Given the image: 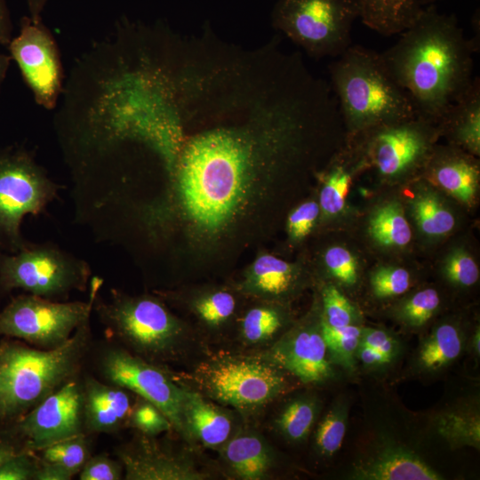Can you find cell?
Wrapping results in <instances>:
<instances>
[{
  "label": "cell",
  "instance_id": "cell-49",
  "mask_svg": "<svg viewBox=\"0 0 480 480\" xmlns=\"http://www.w3.org/2000/svg\"><path fill=\"white\" fill-rule=\"evenodd\" d=\"M47 0H28V9L30 12V19L38 22L41 21V13Z\"/></svg>",
  "mask_w": 480,
  "mask_h": 480
},
{
  "label": "cell",
  "instance_id": "cell-15",
  "mask_svg": "<svg viewBox=\"0 0 480 480\" xmlns=\"http://www.w3.org/2000/svg\"><path fill=\"white\" fill-rule=\"evenodd\" d=\"M328 350L318 329H297L278 340L264 357L304 383L324 381L333 375Z\"/></svg>",
  "mask_w": 480,
  "mask_h": 480
},
{
  "label": "cell",
  "instance_id": "cell-3",
  "mask_svg": "<svg viewBox=\"0 0 480 480\" xmlns=\"http://www.w3.org/2000/svg\"><path fill=\"white\" fill-rule=\"evenodd\" d=\"M328 70L349 134L416 116L408 93L391 76L380 52L351 44Z\"/></svg>",
  "mask_w": 480,
  "mask_h": 480
},
{
  "label": "cell",
  "instance_id": "cell-10",
  "mask_svg": "<svg viewBox=\"0 0 480 480\" xmlns=\"http://www.w3.org/2000/svg\"><path fill=\"white\" fill-rule=\"evenodd\" d=\"M281 370L265 357L224 356L201 365L196 379L209 397L251 411L286 390L288 383Z\"/></svg>",
  "mask_w": 480,
  "mask_h": 480
},
{
  "label": "cell",
  "instance_id": "cell-47",
  "mask_svg": "<svg viewBox=\"0 0 480 480\" xmlns=\"http://www.w3.org/2000/svg\"><path fill=\"white\" fill-rule=\"evenodd\" d=\"M356 356L363 364L369 366H376L389 363V360L381 353L361 343H359L357 348Z\"/></svg>",
  "mask_w": 480,
  "mask_h": 480
},
{
  "label": "cell",
  "instance_id": "cell-8",
  "mask_svg": "<svg viewBox=\"0 0 480 480\" xmlns=\"http://www.w3.org/2000/svg\"><path fill=\"white\" fill-rule=\"evenodd\" d=\"M102 284L100 277H92L88 301L52 300L27 292L12 298L0 310V336L42 349L62 346L90 320L95 293Z\"/></svg>",
  "mask_w": 480,
  "mask_h": 480
},
{
  "label": "cell",
  "instance_id": "cell-32",
  "mask_svg": "<svg viewBox=\"0 0 480 480\" xmlns=\"http://www.w3.org/2000/svg\"><path fill=\"white\" fill-rule=\"evenodd\" d=\"M479 420L462 413H448L437 423L439 434L453 445L479 446Z\"/></svg>",
  "mask_w": 480,
  "mask_h": 480
},
{
  "label": "cell",
  "instance_id": "cell-36",
  "mask_svg": "<svg viewBox=\"0 0 480 480\" xmlns=\"http://www.w3.org/2000/svg\"><path fill=\"white\" fill-rule=\"evenodd\" d=\"M410 284L409 272L400 267H380L371 276L372 289L378 298H390L403 294L409 289Z\"/></svg>",
  "mask_w": 480,
  "mask_h": 480
},
{
  "label": "cell",
  "instance_id": "cell-38",
  "mask_svg": "<svg viewBox=\"0 0 480 480\" xmlns=\"http://www.w3.org/2000/svg\"><path fill=\"white\" fill-rule=\"evenodd\" d=\"M235 298L227 292H217L201 299L196 304L199 316L210 325H219L235 310Z\"/></svg>",
  "mask_w": 480,
  "mask_h": 480
},
{
  "label": "cell",
  "instance_id": "cell-31",
  "mask_svg": "<svg viewBox=\"0 0 480 480\" xmlns=\"http://www.w3.org/2000/svg\"><path fill=\"white\" fill-rule=\"evenodd\" d=\"M347 409L343 404L333 406L318 425L315 444L318 452L332 456L340 448L347 428Z\"/></svg>",
  "mask_w": 480,
  "mask_h": 480
},
{
  "label": "cell",
  "instance_id": "cell-25",
  "mask_svg": "<svg viewBox=\"0 0 480 480\" xmlns=\"http://www.w3.org/2000/svg\"><path fill=\"white\" fill-rule=\"evenodd\" d=\"M293 280L294 269L291 264L273 255L264 254L254 261L247 283L254 292L280 295L290 289Z\"/></svg>",
  "mask_w": 480,
  "mask_h": 480
},
{
  "label": "cell",
  "instance_id": "cell-17",
  "mask_svg": "<svg viewBox=\"0 0 480 480\" xmlns=\"http://www.w3.org/2000/svg\"><path fill=\"white\" fill-rule=\"evenodd\" d=\"M473 155H464L462 149L432 150L429 173L437 184L462 203L470 204L479 183V167Z\"/></svg>",
  "mask_w": 480,
  "mask_h": 480
},
{
  "label": "cell",
  "instance_id": "cell-42",
  "mask_svg": "<svg viewBox=\"0 0 480 480\" xmlns=\"http://www.w3.org/2000/svg\"><path fill=\"white\" fill-rule=\"evenodd\" d=\"M40 464L36 452H23L0 467V480H36Z\"/></svg>",
  "mask_w": 480,
  "mask_h": 480
},
{
  "label": "cell",
  "instance_id": "cell-43",
  "mask_svg": "<svg viewBox=\"0 0 480 480\" xmlns=\"http://www.w3.org/2000/svg\"><path fill=\"white\" fill-rule=\"evenodd\" d=\"M320 207L315 201H308L301 204L293 210L287 220V229L293 239H301L312 230L317 217Z\"/></svg>",
  "mask_w": 480,
  "mask_h": 480
},
{
  "label": "cell",
  "instance_id": "cell-18",
  "mask_svg": "<svg viewBox=\"0 0 480 480\" xmlns=\"http://www.w3.org/2000/svg\"><path fill=\"white\" fill-rule=\"evenodd\" d=\"M352 478L361 480H440L442 476L406 449L391 447L356 465Z\"/></svg>",
  "mask_w": 480,
  "mask_h": 480
},
{
  "label": "cell",
  "instance_id": "cell-1",
  "mask_svg": "<svg viewBox=\"0 0 480 480\" xmlns=\"http://www.w3.org/2000/svg\"><path fill=\"white\" fill-rule=\"evenodd\" d=\"M399 35L381 59L408 93L416 116L436 124L470 87L479 44L465 36L454 14L439 12L436 4L423 7Z\"/></svg>",
  "mask_w": 480,
  "mask_h": 480
},
{
  "label": "cell",
  "instance_id": "cell-13",
  "mask_svg": "<svg viewBox=\"0 0 480 480\" xmlns=\"http://www.w3.org/2000/svg\"><path fill=\"white\" fill-rule=\"evenodd\" d=\"M9 50L20 67L37 104L56 107L62 90V67L55 41L42 21L23 17L20 32L11 40Z\"/></svg>",
  "mask_w": 480,
  "mask_h": 480
},
{
  "label": "cell",
  "instance_id": "cell-24",
  "mask_svg": "<svg viewBox=\"0 0 480 480\" xmlns=\"http://www.w3.org/2000/svg\"><path fill=\"white\" fill-rule=\"evenodd\" d=\"M462 348L463 340L457 327L443 324L421 345L419 361L424 369L436 371L454 361Z\"/></svg>",
  "mask_w": 480,
  "mask_h": 480
},
{
  "label": "cell",
  "instance_id": "cell-45",
  "mask_svg": "<svg viewBox=\"0 0 480 480\" xmlns=\"http://www.w3.org/2000/svg\"><path fill=\"white\" fill-rule=\"evenodd\" d=\"M28 451L12 424L0 425V467L12 457Z\"/></svg>",
  "mask_w": 480,
  "mask_h": 480
},
{
  "label": "cell",
  "instance_id": "cell-20",
  "mask_svg": "<svg viewBox=\"0 0 480 480\" xmlns=\"http://www.w3.org/2000/svg\"><path fill=\"white\" fill-rule=\"evenodd\" d=\"M183 420L190 441L204 446H221L231 435L232 420L222 409L198 392L183 388Z\"/></svg>",
  "mask_w": 480,
  "mask_h": 480
},
{
  "label": "cell",
  "instance_id": "cell-16",
  "mask_svg": "<svg viewBox=\"0 0 480 480\" xmlns=\"http://www.w3.org/2000/svg\"><path fill=\"white\" fill-rule=\"evenodd\" d=\"M82 380L84 432L113 434L127 427L132 392L89 373Z\"/></svg>",
  "mask_w": 480,
  "mask_h": 480
},
{
  "label": "cell",
  "instance_id": "cell-28",
  "mask_svg": "<svg viewBox=\"0 0 480 480\" xmlns=\"http://www.w3.org/2000/svg\"><path fill=\"white\" fill-rule=\"evenodd\" d=\"M318 404L312 397L289 402L276 419V425L288 440L300 442L309 434L317 416Z\"/></svg>",
  "mask_w": 480,
  "mask_h": 480
},
{
  "label": "cell",
  "instance_id": "cell-4",
  "mask_svg": "<svg viewBox=\"0 0 480 480\" xmlns=\"http://www.w3.org/2000/svg\"><path fill=\"white\" fill-rule=\"evenodd\" d=\"M92 311L108 340L152 363L171 356L183 335L180 322L157 299L110 290V300L95 293Z\"/></svg>",
  "mask_w": 480,
  "mask_h": 480
},
{
  "label": "cell",
  "instance_id": "cell-48",
  "mask_svg": "<svg viewBox=\"0 0 480 480\" xmlns=\"http://www.w3.org/2000/svg\"><path fill=\"white\" fill-rule=\"evenodd\" d=\"M12 25L9 10L4 0H0V44H9L11 42Z\"/></svg>",
  "mask_w": 480,
  "mask_h": 480
},
{
  "label": "cell",
  "instance_id": "cell-40",
  "mask_svg": "<svg viewBox=\"0 0 480 480\" xmlns=\"http://www.w3.org/2000/svg\"><path fill=\"white\" fill-rule=\"evenodd\" d=\"M324 260L330 273L345 285H353L357 281V262L353 254L343 246L329 248Z\"/></svg>",
  "mask_w": 480,
  "mask_h": 480
},
{
  "label": "cell",
  "instance_id": "cell-2",
  "mask_svg": "<svg viewBox=\"0 0 480 480\" xmlns=\"http://www.w3.org/2000/svg\"><path fill=\"white\" fill-rule=\"evenodd\" d=\"M92 344L90 320L65 344L52 349L4 337L0 341V425L15 422L81 375Z\"/></svg>",
  "mask_w": 480,
  "mask_h": 480
},
{
  "label": "cell",
  "instance_id": "cell-44",
  "mask_svg": "<svg viewBox=\"0 0 480 480\" xmlns=\"http://www.w3.org/2000/svg\"><path fill=\"white\" fill-rule=\"evenodd\" d=\"M360 343L376 349L389 362L395 356L396 349V340L385 331L379 329H362Z\"/></svg>",
  "mask_w": 480,
  "mask_h": 480
},
{
  "label": "cell",
  "instance_id": "cell-33",
  "mask_svg": "<svg viewBox=\"0 0 480 480\" xmlns=\"http://www.w3.org/2000/svg\"><path fill=\"white\" fill-rule=\"evenodd\" d=\"M282 326L278 312L266 307L250 309L243 319L242 334L245 341L261 343L270 339Z\"/></svg>",
  "mask_w": 480,
  "mask_h": 480
},
{
  "label": "cell",
  "instance_id": "cell-50",
  "mask_svg": "<svg viewBox=\"0 0 480 480\" xmlns=\"http://www.w3.org/2000/svg\"><path fill=\"white\" fill-rule=\"evenodd\" d=\"M12 57L0 53V86L6 76Z\"/></svg>",
  "mask_w": 480,
  "mask_h": 480
},
{
  "label": "cell",
  "instance_id": "cell-22",
  "mask_svg": "<svg viewBox=\"0 0 480 480\" xmlns=\"http://www.w3.org/2000/svg\"><path fill=\"white\" fill-rule=\"evenodd\" d=\"M363 23L382 36L399 35L422 10L418 0H359Z\"/></svg>",
  "mask_w": 480,
  "mask_h": 480
},
{
  "label": "cell",
  "instance_id": "cell-23",
  "mask_svg": "<svg viewBox=\"0 0 480 480\" xmlns=\"http://www.w3.org/2000/svg\"><path fill=\"white\" fill-rule=\"evenodd\" d=\"M369 234L380 245L403 247L412 239V230L398 202L379 206L369 220Z\"/></svg>",
  "mask_w": 480,
  "mask_h": 480
},
{
  "label": "cell",
  "instance_id": "cell-39",
  "mask_svg": "<svg viewBox=\"0 0 480 480\" xmlns=\"http://www.w3.org/2000/svg\"><path fill=\"white\" fill-rule=\"evenodd\" d=\"M444 270L446 277L460 286H471L479 278V269L476 261L463 250H456L447 257Z\"/></svg>",
  "mask_w": 480,
  "mask_h": 480
},
{
  "label": "cell",
  "instance_id": "cell-9",
  "mask_svg": "<svg viewBox=\"0 0 480 480\" xmlns=\"http://www.w3.org/2000/svg\"><path fill=\"white\" fill-rule=\"evenodd\" d=\"M90 355L100 379L155 404L172 428L188 441L183 420V388L164 370L109 340L97 346L93 342Z\"/></svg>",
  "mask_w": 480,
  "mask_h": 480
},
{
  "label": "cell",
  "instance_id": "cell-41",
  "mask_svg": "<svg viewBox=\"0 0 480 480\" xmlns=\"http://www.w3.org/2000/svg\"><path fill=\"white\" fill-rule=\"evenodd\" d=\"M80 480H120L124 468L118 460L107 454L91 455L78 474Z\"/></svg>",
  "mask_w": 480,
  "mask_h": 480
},
{
  "label": "cell",
  "instance_id": "cell-14",
  "mask_svg": "<svg viewBox=\"0 0 480 480\" xmlns=\"http://www.w3.org/2000/svg\"><path fill=\"white\" fill-rule=\"evenodd\" d=\"M116 454L125 480H203L209 476L188 458L139 432L131 442L118 446Z\"/></svg>",
  "mask_w": 480,
  "mask_h": 480
},
{
  "label": "cell",
  "instance_id": "cell-6",
  "mask_svg": "<svg viewBox=\"0 0 480 480\" xmlns=\"http://www.w3.org/2000/svg\"><path fill=\"white\" fill-rule=\"evenodd\" d=\"M92 270L84 260L52 242L29 243L15 253L0 250V293L13 290L65 301L73 292H85Z\"/></svg>",
  "mask_w": 480,
  "mask_h": 480
},
{
  "label": "cell",
  "instance_id": "cell-11",
  "mask_svg": "<svg viewBox=\"0 0 480 480\" xmlns=\"http://www.w3.org/2000/svg\"><path fill=\"white\" fill-rule=\"evenodd\" d=\"M438 133L436 124L414 116L358 134L364 137L366 159L379 174L398 179L427 163Z\"/></svg>",
  "mask_w": 480,
  "mask_h": 480
},
{
  "label": "cell",
  "instance_id": "cell-27",
  "mask_svg": "<svg viewBox=\"0 0 480 480\" xmlns=\"http://www.w3.org/2000/svg\"><path fill=\"white\" fill-rule=\"evenodd\" d=\"M412 212L420 231L429 236H441L451 232L455 218L433 193L424 192L412 202Z\"/></svg>",
  "mask_w": 480,
  "mask_h": 480
},
{
  "label": "cell",
  "instance_id": "cell-26",
  "mask_svg": "<svg viewBox=\"0 0 480 480\" xmlns=\"http://www.w3.org/2000/svg\"><path fill=\"white\" fill-rule=\"evenodd\" d=\"M89 436L86 433L79 434L36 452L42 461L60 466L75 476L92 455V440Z\"/></svg>",
  "mask_w": 480,
  "mask_h": 480
},
{
  "label": "cell",
  "instance_id": "cell-35",
  "mask_svg": "<svg viewBox=\"0 0 480 480\" xmlns=\"http://www.w3.org/2000/svg\"><path fill=\"white\" fill-rule=\"evenodd\" d=\"M440 303L437 292L432 288L421 290L413 294L401 308L403 320L411 326L425 324L434 315Z\"/></svg>",
  "mask_w": 480,
  "mask_h": 480
},
{
  "label": "cell",
  "instance_id": "cell-34",
  "mask_svg": "<svg viewBox=\"0 0 480 480\" xmlns=\"http://www.w3.org/2000/svg\"><path fill=\"white\" fill-rule=\"evenodd\" d=\"M127 426L149 436H155L172 428L169 419L158 407L140 396L133 403Z\"/></svg>",
  "mask_w": 480,
  "mask_h": 480
},
{
  "label": "cell",
  "instance_id": "cell-30",
  "mask_svg": "<svg viewBox=\"0 0 480 480\" xmlns=\"http://www.w3.org/2000/svg\"><path fill=\"white\" fill-rule=\"evenodd\" d=\"M351 184V168L342 161L333 164L323 184L319 204L325 215L335 216L345 206L346 196Z\"/></svg>",
  "mask_w": 480,
  "mask_h": 480
},
{
  "label": "cell",
  "instance_id": "cell-52",
  "mask_svg": "<svg viewBox=\"0 0 480 480\" xmlns=\"http://www.w3.org/2000/svg\"><path fill=\"white\" fill-rule=\"evenodd\" d=\"M442 0H418L420 5L423 8L431 4H436V2Z\"/></svg>",
  "mask_w": 480,
  "mask_h": 480
},
{
  "label": "cell",
  "instance_id": "cell-29",
  "mask_svg": "<svg viewBox=\"0 0 480 480\" xmlns=\"http://www.w3.org/2000/svg\"><path fill=\"white\" fill-rule=\"evenodd\" d=\"M320 331L331 357L344 367L353 369L362 328L354 324L332 327L321 322Z\"/></svg>",
  "mask_w": 480,
  "mask_h": 480
},
{
  "label": "cell",
  "instance_id": "cell-21",
  "mask_svg": "<svg viewBox=\"0 0 480 480\" xmlns=\"http://www.w3.org/2000/svg\"><path fill=\"white\" fill-rule=\"evenodd\" d=\"M221 446L222 457L240 479H261L271 467L269 449L256 434L239 433L229 437Z\"/></svg>",
  "mask_w": 480,
  "mask_h": 480
},
{
  "label": "cell",
  "instance_id": "cell-46",
  "mask_svg": "<svg viewBox=\"0 0 480 480\" xmlns=\"http://www.w3.org/2000/svg\"><path fill=\"white\" fill-rule=\"evenodd\" d=\"M72 477L73 476L61 467L41 460L36 480H70Z\"/></svg>",
  "mask_w": 480,
  "mask_h": 480
},
{
  "label": "cell",
  "instance_id": "cell-5",
  "mask_svg": "<svg viewBox=\"0 0 480 480\" xmlns=\"http://www.w3.org/2000/svg\"><path fill=\"white\" fill-rule=\"evenodd\" d=\"M63 186L53 181L21 146L0 148V250L15 253L27 241L21 224L27 215L46 212Z\"/></svg>",
  "mask_w": 480,
  "mask_h": 480
},
{
  "label": "cell",
  "instance_id": "cell-12",
  "mask_svg": "<svg viewBox=\"0 0 480 480\" xmlns=\"http://www.w3.org/2000/svg\"><path fill=\"white\" fill-rule=\"evenodd\" d=\"M82 374L11 423L27 450L36 452L60 440L85 433Z\"/></svg>",
  "mask_w": 480,
  "mask_h": 480
},
{
  "label": "cell",
  "instance_id": "cell-7",
  "mask_svg": "<svg viewBox=\"0 0 480 480\" xmlns=\"http://www.w3.org/2000/svg\"><path fill=\"white\" fill-rule=\"evenodd\" d=\"M361 17L359 0H278L272 25L316 59L342 54Z\"/></svg>",
  "mask_w": 480,
  "mask_h": 480
},
{
  "label": "cell",
  "instance_id": "cell-19",
  "mask_svg": "<svg viewBox=\"0 0 480 480\" xmlns=\"http://www.w3.org/2000/svg\"><path fill=\"white\" fill-rule=\"evenodd\" d=\"M461 149L473 156L480 153V80L475 76L470 87L443 114L436 124Z\"/></svg>",
  "mask_w": 480,
  "mask_h": 480
},
{
  "label": "cell",
  "instance_id": "cell-51",
  "mask_svg": "<svg viewBox=\"0 0 480 480\" xmlns=\"http://www.w3.org/2000/svg\"><path fill=\"white\" fill-rule=\"evenodd\" d=\"M479 341H480V335H479V330H477L473 339V347L477 355H479V351H480Z\"/></svg>",
  "mask_w": 480,
  "mask_h": 480
},
{
  "label": "cell",
  "instance_id": "cell-37",
  "mask_svg": "<svg viewBox=\"0 0 480 480\" xmlns=\"http://www.w3.org/2000/svg\"><path fill=\"white\" fill-rule=\"evenodd\" d=\"M324 317L322 322L332 327L353 324L355 308L347 297L335 286L323 290Z\"/></svg>",
  "mask_w": 480,
  "mask_h": 480
}]
</instances>
